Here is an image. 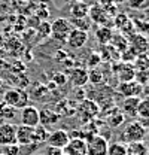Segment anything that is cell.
Returning a JSON list of instances; mask_svg holds the SVG:
<instances>
[{
  "instance_id": "9a60e30c",
  "label": "cell",
  "mask_w": 149,
  "mask_h": 155,
  "mask_svg": "<svg viewBox=\"0 0 149 155\" xmlns=\"http://www.w3.org/2000/svg\"><path fill=\"white\" fill-rule=\"evenodd\" d=\"M128 48L136 54V55H140V54H145L149 49V42L148 39L142 35H134L128 39Z\"/></svg>"
},
{
  "instance_id": "ee69618b",
  "label": "cell",
  "mask_w": 149,
  "mask_h": 155,
  "mask_svg": "<svg viewBox=\"0 0 149 155\" xmlns=\"http://www.w3.org/2000/svg\"><path fill=\"white\" fill-rule=\"evenodd\" d=\"M0 84H2V82H0Z\"/></svg>"
},
{
  "instance_id": "74e56055",
  "label": "cell",
  "mask_w": 149,
  "mask_h": 155,
  "mask_svg": "<svg viewBox=\"0 0 149 155\" xmlns=\"http://www.w3.org/2000/svg\"><path fill=\"white\" fill-rule=\"evenodd\" d=\"M3 45H5V39H3V35L0 33V48H2Z\"/></svg>"
},
{
  "instance_id": "7bdbcfd3",
  "label": "cell",
  "mask_w": 149,
  "mask_h": 155,
  "mask_svg": "<svg viewBox=\"0 0 149 155\" xmlns=\"http://www.w3.org/2000/svg\"><path fill=\"white\" fill-rule=\"evenodd\" d=\"M0 155H3V154H2V152H0Z\"/></svg>"
},
{
  "instance_id": "d4e9b609",
  "label": "cell",
  "mask_w": 149,
  "mask_h": 155,
  "mask_svg": "<svg viewBox=\"0 0 149 155\" xmlns=\"http://www.w3.org/2000/svg\"><path fill=\"white\" fill-rule=\"evenodd\" d=\"M18 115V110L15 109V107H12V106H8V104H5V103H0V119H3V121H12V119H15Z\"/></svg>"
},
{
  "instance_id": "ab89813d",
  "label": "cell",
  "mask_w": 149,
  "mask_h": 155,
  "mask_svg": "<svg viewBox=\"0 0 149 155\" xmlns=\"http://www.w3.org/2000/svg\"><path fill=\"white\" fill-rule=\"evenodd\" d=\"M33 155H43L42 152H36V154H33Z\"/></svg>"
},
{
  "instance_id": "7a4b0ae2",
  "label": "cell",
  "mask_w": 149,
  "mask_h": 155,
  "mask_svg": "<svg viewBox=\"0 0 149 155\" xmlns=\"http://www.w3.org/2000/svg\"><path fill=\"white\" fill-rule=\"evenodd\" d=\"M3 103L21 110L22 107L30 104V96L21 88H9L3 94Z\"/></svg>"
},
{
  "instance_id": "8d00e7d4",
  "label": "cell",
  "mask_w": 149,
  "mask_h": 155,
  "mask_svg": "<svg viewBox=\"0 0 149 155\" xmlns=\"http://www.w3.org/2000/svg\"><path fill=\"white\" fill-rule=\"evenodd\" d=\"M64 152V149H60V148H54V146H46L45 151L42 152L43 155H61Z\"/></svg>"
},
{
  "instance_id": "7402d4cb",
  "label": "cell",
  "mask_w": 149,
  "mask_h": 155,
  "mask_svg": "<svg viewBox=\"0 0 149 155\" xmlns=\"http://www.w3.org/2000/svg\"><path fill=\"white\" fill-rule=\"evenodd\" d=\"M48 136H49L48 128L39 124V125H36V127H35V137H33V143H35V145H37V146H40L42 143H46Z\"/></svg>"
},
{
  "instance_id": "4dcf8cb0",
  "label": "cell",
  "mask_w": 149,
  "mask_h": 155,
  "mask_svg": "<svg viewBox=\"0 0 149 155\" xmlns=\"http://www.w3.org/2000/svg\"><path fill=\"white\" fill-rule=\"evenodd\" d=\"M48 93H49V90H48V87H46V85L39 84V82L35 84V87H33V94L36 96L37 100H43V96H46Z\"/></svg>"
},
{
  "instance_id": "e575fe53",
  "label": "cell",
  "mask_w": 149,
  "mask_h": 155,
  "mask_svg": "<svg viewBox=\"0 0 149 155\" xmlns=\"http://www.w3.org/2000/svg\"><path fill=\"white\" fill-rule=\"evenodd\" d=\"M127 3L130 5V8L133 9H145L149 6V0H127Z\"/></svg>"
},
{
  "instance_id": "60d3db41",
  "label": "cell",
  "mask_w": 149,
  "mask_h": 155,
  "mask_svg": "<svg viewBox=\"0 0 149 155\" xmlns=\"http://www.w3.org/2000/svg\"><path fill=\"white\" fill-rule=\"evenodd\" d=\"M70 2H73V3H76V2H81V0H70Z\"/></svg>"
},
{
  "instance_id": "603a6c76",
  "label": "cell",
  "mask_w": 149,
  "mask_h": 155,
  "mask_svg": "<svg viewBox=\"0 0 149 155\" xmlns=\"http://www.w3.org/2000/svg\"><path fill=\"white\" fill-rule=\"evenodd\" d=\"M124 121H125V115H124L122 112H119L118 109H116L115 112L109 114L108 118H106V122H108V125H109L111 128H118L121 124H124Z\"/></svg>"
},
{
  "instance_id": "d590c367",
  "label": "cell",
  "mask_w": 149,
  "mask_h": 155,
  "mask_svg": "<svg viewBox=\"0 0 149 155\" xmlns=\"http://www.w3.org/2000/svg\"><path fill=\"white\" fill-rule=\"evenodd\" d=\"M52 84H55V85H66L67 84V75L61 73V72L52 75Z\"/></svg>"
},
{
  "instance_id": "83f0119b",
  "label": "cell",
  "mask_w": 149,
  "mask_h": 155,
  "mask_svg": "<svg viewBox=\"0 0 149 155\" xmlns=\"http://www.w3.org/2000/svg\"><path fill=\"white\" fill-rule=\"evenodd\" d=\"M103 81H104V73H103L98 67L88 70V82H90V84L100 85V84H103Z\"/></svg>"
},
{
  "instance_id": "f35d334b",
  "label": "cell",
  "mask_w": 149,
  "mask_h": 155,
  "mask_svg": "<svg viewBox=\"0 0 149 155\" xmlns=\"http://www.w3.org/2000/svg\"><path fill=\"white\" fill-rule=\"evenodd\" d=\"M112 2H113L115 5H118V3H125L127 0H112Z\"/></svg>"
},
{
  "instance_id": "52a82bcc",
  "label": "cell",
  "mask_w": 149,
  "mask_h": 155,
  "mask_svg": "<svg viewBox=\"0 0 149 155\" xmlns=\"http://www.w3.org/2000/svg\"><path fill=\"white\" fill-rule=\"evenodd\" d=\"M90 21H93L94 24H97L98 27H112V18L108 15V12L100 8L98 5L90 6V12H88Z\"/></svg>"
},
{
  "instance_id": "836d02e7",
  "label": "cell",
  "mask_w": 149,
  "mask_h": 155,
  "mask_svg": "<svg viewBox=\"0 0 149 155\" xmlns=\"http://www.w3.org/2000/svg\"><path fill=\"white\" fill-rule=\"evenodd\" d=\"M37 33L40 38H48L51 35V22L48 21H42L40 25L37 27Z\"/></svg>"
},
{
  "instance_id": "30bf717a",
  "label": "cell",
  "mask_w": 149,
  "mask_h": 155,
  "mask_svg": "<svg viewBox=\"0 0 149 155\" xmlns=\"http://www.w3.org/2000/svg\"><path fill=\"white\" fill-rule=\"evenodd\" d=\"M88 31H82V30H76V28H72L69 38L66 40V45L70 48V49H81L87 45L88 42Z\"/></svg>"
},
{
  "instance_id": "6da1fadb",
  "label": "cell",
  "mask_w": 149,
  "mask_h": 155,
  "mask_svg": "<svg viewBox=\"0 0 149 155\" xmlns=\"http://www.w3.org/2000/svg\"><path fill=\"white\" fill-rule=\"evenodd\" d=\"M148 133V128H145L139 121H131L128 122L124 130L121 131L119 134V140L124 142L125 145H130V143H136V142H142Z\"/></svg>"
},
{
  "instance_id": "e0dca14e",
  "label": "cell",
  "mask_w": 149,
  "mask_h": 155,
  "mask_svg": "<svg viewBox=\"0 0 149 155\" xmlns=\"http://www.w3.org/2000/svg\"><path fill=\"white\" fill-rule=\"evenodd\" d=\"M139 103H140V97H127L122 101V114L125 116H130V118L137 116Z\"/></svg>"
},
{
  "instance_id": "f546056e",
  "label": "cell",
  "mask_w": 149,
  "mask_h": 155,
  "mask_svg": "<svg viewBox=\"0 0 149 155\" xmlns=\"http://www.w3.org/2000/svg\"><path fill=\"white\" fill-rule=\"evenodd\" d=\"M128 21H130V17H128L127 14H124V12H118V14L112 18V24H113L118 30H121Z\"/></svg>"
},
{
  "instance_id": "484cf974",
  "label": "cell",
  "mask_w": 149,
  "mask_h": 155,
  "mask_svg": "<svg viewBox=\"0 0 149 155\" xmlns=\"http://www.w3.org/2000/svg\"><path fill=\"white\" fill-rule=\"evenodd\" d=\"M127 146H128V155H149V148L143 140L130 143Z\"/></svg>"
},
{
  "instance_id": "3957f363",
  "label": "cell",
  "mask_w": 149,
  "mask_h": 155,
  "mask_svg": "<svg viewBox=\"0 0 149 155\" xmlns=\"http://www.w3.org/2000/svg\"><path fill=\"white\" fill-rule=\"evenodd\" d=\"M76 112L82 118L81 121L91 122L94 118H97V115L100 114V107H98V104L94 100L87 98V100H82V103H79V106L76 107Z\"/></svg>"
},
{
  "instance_id": "f1b7e54d",
  "label": "cell",
  "mask_w": 149,
  "mask_h": 155,
  "mask_svg": "<svg viewBox=\"0 0 149 155\" xmlns=\"http://www.w3.org/2000/svg\"><path fill=\"white\" fill-rule=\"evenodd\" d=\"M134 66H136V69L140 72H146L149 69V57L146 54H140V55H137L136 60H134Z\"/></svg>"
},
{
  "instance_id": "8992f818",
  "label": "cell",
  "mask_w": 149,
  "mask_h": 155,
  "mask_svg": "<svg viewBox=\"0 0 149 155\" xmlns=\"http://www.w3.org/2000/svg\"><path fill=\"white\" fill-rule=\"evenodd\" d=\"M19 121H21L22 125H27V127L39 125V121H40L39 109L35 104H27L25 107H22L19 110Z\"/></svg>"
},
{
  "instance_id": "9c48e42d",
  "label": "cell",
  "mask_w": 149,
  "mask_h": 155,
  "mask_svg": "<svg viewBox=\"0 0 149 155\" xmlns=\"http://www.w3.org/2000/svg\"><path fill=\"white\" fill-rule=\"evenodd\" d=\"M17 143V125L12 122L0 124V146Z\"/></svg>"
},
{
  "instance_id": "277c9868",
  "label": "cell",
  "mask_w": 149,
  "mask_h": 155,
  "mask_svg": "<svg viewBox=\"0 0 149 155\" xmlns=\"http://www.w3.org/2000/svg\"><path fill=\"white\" fill-rule=\"evenodd\" d=\"M70 31H72V25H70L69 19L57 18L51 22V36L54 39H57V40H60V42L66 43Z\"/></svg>"
},
{
  "instance_id": "8fae6325",
  "label": "cell",
  "mask_w": 149,
  "mask_h": 155,
  "mask_svg": "<svg viewBox=\"0 0 149 155\" xmlns=\"http://www.w3.org/2000/svg\"><path fill=\"white\" fill-rule=\"evenodd\" d=\"M67 82H70L76 88H82L88 82V69L85 67H73L69 70Z\"/></svg>"
},
{
  "instance_id": "4fadbf2b",
  "label": "cell",
  "mask_w": 149,
  "mask_h": 155,
  "mask_svg": "<svg viewBox=\"0 0 149 155\" xmlns=\"http://www.w3.org/2000/svg\"><path fill=\"white\" fill-rule=\"evenodd\" d=\"M33 137H35V127H27L22 124L17 125V145L19 146L35 145Z\"/></svg>"
},
{
  "instance_id": "b9f144b4",
  "label": "cell",
  "mask_w": 149,
  "mask_h": 155,
  "mask_svg": "<svg viewBox=\"0 0 149 155\" xmlns=\"http://www.w3.org/2000/svg\"><path fill=\"white\" fill-rule=\"evenodd\" d=\"M61 155H66V154H64V152H63V154H61Z\"/></svg>"
},
{
  "instance_id": "ac0fdd59",
  "label": "cell",
  "mask_w": 149,
  "mask_h": 155,
  "mask_svg": "<svg viewBox=\"0 0 149 155\" xmlns=\"http://www.w3.org/2000/svg\"><path fill=\"white\" fill-rule=\"evenodd\" d=\"M88 12H90V5H87L82 0L73 3L72 5V9H70L72 18H87L88 17Z\"/></svg>"
},
{
  "instance_id": "cb8c5ba5",
  "label": "cell",
  "mask_w": 149,
  "mask_h": 155,
  "mask_svg": "<svg viewBox=\"0 0 149 155\" xmlns=\"http://www.w3.org/2000/svg\"><path fill=\"white\" fill-rule=\"evenodd\" d=\"M111 45L118 52H124V51L128 49V39L125 36H122L121 33L119 35H113V38L111 40Z\"/></svg>"
},
{
  "instance_id": "ffe728a7",
  "label": "cell",
  "mask_w": 149,
  "mask_h": 155,
  "mask_svg": "<svg viewBox=\"0 0 149 155\" xmlns=\"http://www.w3.org/2000/svg\"><path fill=\"white\" fill-rule=\"evenodd\" d=\"M112 38H113V31L111 27H97L95 30V40L103 46V45H109Z\"/></svg>"
},
{
  "instance_id": "1f68e13d",
  "label": "cell",
  "mask_w": 149,
  "mask_h": 155,
  "mask_svg": "<svg viewBox=\"0 0 149 155\" xmlns=\"http://www.w3.org/2000/svg\"><path fill=\"white\" fill-rule=\"evenodd\" d=\"M100 63H101V55L98 52H91L88 60H87V67L88 69H95V67L100 66Z\"/></svg>"
},
{
  "instance_id": "2e32d148",
  "label": "cell",
  "mask_w": 149,
  "mask_h": 155,
  "mask_svg": "<svg viewBox=\"0 0 149 155\" xmlns=\"http://www.w3.org/2000/svg\"><path fill=\"white\" fill-rule=\"evenodd\" d=\"M39 115H40V121H39V124L40 125H43V127H52V125H55L57 122H60L61 121V115L55 112V110H52V109H49V107H43L42 110L39 109Z\"/></svg>"
},
{
  "instance_id": "4316f807",
  "label": "cell",
  "mask_w": 149,
  "mask_h": 155,
  "mask_svg": "<svg viewBox=\"0 0 149 155\" xmlns=\"http://www.w3.org/2000/svg\"><path fill=\"white\" fill-rule=\"evenodd\" d=\"M72 28H76V30H82V31H90L91 28V21L87 18H70L69 19Z\"/></svg>"
},
{
  "instance_id": "44dd1931",
  "label": "cell",
  "mask_w": 149,
  "mask_h": 155,
  "mask_svg": "<svg viewBox=\"0 0 149 155\" xmlns=\"http://www.w3.org/2000/svg\"><path fill=\"white\" fill-rule=\"evenodd\" d=\"M108 155H128V146L121 140H115L112 143L109 142Z\"/></svg>"
},
{
  "instance_id": "d6986e66",
  "label": "cell",
  "mask_w": 149,
  "mask_h": 155,
  "mask_svg": "<svg viewBox=\"0 0 149 155\" xmlns=\"http://www.w3.org/2000/svg\"><path fill=\"white\" fill-rule=\"evenodd\" d=\"M136 69L130 66V64H122L121 67H119V72L116 73L118 75V79H119V82H130V81H134L136 79Z\"/></svg>"
},
{
  "instance_id": "7c38bea8",
  "label": "cell",
  "mask_w": 149,
  "mask_h": 155,
  "mask_svg": "<svg viewBox=\"0 0 149 155\" xmlns=\"http://www.w3.org/2000/svg\"><path fill=\"white\" fill-rule=\"evenodd\" d=\"M118 93L121 96H124L125 98L127 97H139L143 93V85L139 84L136 79L130 81V82H121L118 85Z\"/></svg>"
},
{
  "instance_id": "ba28073f",
  "label": "cell",
  "mask_w": 149,
  "mask_h": 155,
  "mask_svg": "<svg viewBox=\"0 0 149 155\" xmlns=\"http://www.w3.org/2000/svg\"><path fill=\"white\" fill-rule=\"evenodd\" d=\"M69 142H70V134L64 128L52 130L48 136V140H46L48 146H54V148H60V149H64Z\"/></svg>"
},
{
  "instance_id": "d6a6232c",
  "label": "cell",
  "mask_w": 149,
  "mask_h": 155,
  "mask_svg": "<svg viewBox=\"0 0 149 155\" xmlns=\"http://www.w3.org/2000/svg\"><path fill=\"white\" fill-rule=\"evenodd\" d=\"M2 154L3 155H19L21 154V146L19 145H6L2 146Z\"/></svg>"
},
{
  "instance_id": "5bb4252c",
  "label": "cell",
  "mask_w": 149,
  "mask_h": 155,
  "mask_svg": "<svg viewBox=\"0 0 149 155\" xmlns=\"http://www.w3.org/2000/svg\"><path fill=\"white\" fill-rule=\"evenodd\" d=\"M66 155H87V140L81 137H70V142L64 148Z\"/></svg>"
},
{
  "instance_id": "5b68a950",
  "label": "cell",
  "mask_w": 149,
  "mask_h": 155,
  "mask_svg": "<svg viewBox=\"0 0 149 155\" xmlns=\"http://www.w3.org/2000/svg\"><path fill=\"white\" fill-rule=\"evenodd\" d=\"M109 142L100 134H94L87 140V155H108Z\"/></svg>"
}]
</instances>
